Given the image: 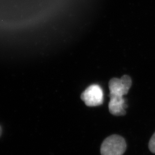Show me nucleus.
Listing matches in <instances>:
<instances>
[{
  "mask_svg": "<svg viewBox=\"0 0 155 155\" xmlns=\"http://www.w3.org/2000/svg\"><path fill=\"white\" fill-rule=\"evenodd\" d=\"M127 149L124 138L117 135L108 137L104 140L101 147V155H123Z\"/></svg>",
  "mask_w": 155,
  "mask_h": 155,
  "instance_id": "obj_1",
  "label": "nucleus"
},
{
  "mask_svg": "<svg viewBox=\"0 0 155 155\" xmlns=\"http://www.w3.org/2000/svg\"><path fill=\"white\" fill-rule=\"evenodd\" d=\"M81 98L88 107H96L104 103V92L97 84L88 86L81 95Z\"/></svg>",
  "mask_w": 155,
  "mask_h": 155,
  "instance_id": "obj_2",
  "label": "nucleus"
},
{
  "mask_svg": "<svg viewBox=\"0 0 155 155\" xmlns=\"http://www.w3.org/2000/svg\"><path fill=\"white\" fill-rule=\"evenodd\" d=\"M132 85V79L127 75H123L120 79L117 78H111L108 82L110 94L123 97L128 94Z\"/></svg>",
  "mask_w": 155,
  "mask_h": 155,
  "instance_id": "obj_3",
  "label": "nucleus"
},
{
  "mask_svg": "<svg viewBox=\"0 0 155 155\" xmlns=\"http://www.w3.org/2000/svg\"><path fill=\"white\" fill-rule=\"evenodd\" d=\"M110 102L108 104V109L110 113L114 116H122L126 114L125 108L127 105L126 100L123 97L110 94Z\"/></svg>",
  "mask_w": 155,
  "mask_h": 155,
  "instance_id": "obj_4",
  "label": "nucleus"
},
{
  "mask_svg": "<svg viewBox=\"0 0 155 155\" xmlns=\"http://www.w3.org/2000/svg\"><path fill=\"white\" fill-rule=\"evenodd\" d=\"M149 148L151 152L155 154V132L150 140Z\"/></svg>",
  "mask_w": 155,
  "mask_h": 155,
  "instance_id": "obj_5",
  "label": "nucleus"
},
{
  "mask_svg": "<svg viewBox=\"0 0 155 155\" xmlns=\"http://www.w3.org/2000/svg\"><path fill=\"white\" fill-rule=\"evenodd\" d=\"M2 130L1 127H0V136H1V135L2 134Z\"/></svg>",
  "mask_w": 155,
  "mask_h": 155,
  "instance_id": "obj_6",
  "label": "nucleus"
}]
</instances>
